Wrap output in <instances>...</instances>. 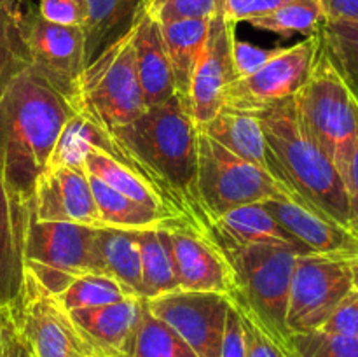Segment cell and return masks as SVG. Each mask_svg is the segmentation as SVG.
Here are the masks:
<instances>
[{"mask_svg": "<svg viewBox=\"0 0 358 357\" xmlns=\"http://www.w3.org/2000/svg\"><path fill=\"white\" fill-rule=\"evenodd\" d=\"M76 121L84 142L117 160L156 192L175 226L213 238V219L198 192L199 128L184 98L173 94L110 133L77 112Z\"/></svg>", "mask_w": 358, "mask_h": 357, "instance_id": "6da1fadb", "label": "cell"}, {"mask_svg": "<svg viewBox=\"0 0 358 357\" xmlns=\"http://www.w3.org/2000/svg\"><path fill=\"white\" fill-rule=\"evenodd\" d=\"M73 115L72 102L31 66L10 80L0 97V181L10 191L31 200Z\"/></svg>", "mask_w": 358, "mask_h": 357, "instance_id": "7a4b0ae2", "label": "cell"}, {"mask_svg": "<svg viewBox=\"0 0 358 357\" xmlns=\"http://www.w3.org/2000/svg\"><path fill=\"white\" fill-rule=\"evenodd\" d=\"M257 118L292 188L306 202L355 233L345 181L304 126L296 98L280 102Z\"/></svg>", "mask_w": 358, "mask_h": 357, "instance_id": "3957f363", "label": "cell"}, {"mask_svg": "<svg viewBox=\"0 0 358 357\" xmlns=\"http://www.w3.org/2000/svg\"><path fill=\"white\" fill-rule=\"evenodd\" d=\"M296 105L310 135L329 154L346 184L358 142V93L331 55L320 34V48Z\"/></svg>", "mask_w": 358, "mask_h": 357, "instance_id": "277c9868", "label": "cell"}, {"mask_svg": "<svg viewBox=\"0 0 358 357\" xmlns=\"http://www.w3.org/2000/svg\"><path fill=\"white\" fill-rule=\"evenodd\" d=\"M217 245L233 270L234 290L229 300L243 301L266 331L283 349L292 350V335L287 328L290 282L297 255L308 252L285 245Z\"/></svg>", "mask_w": 358, "mask_h": 357, "instance_id": "5b68a950", "label": "cell"}, {"mask_svg": "<svg viewBox=\"0 0 358 357\" xmlns=\"http://www.w3.org/2000/svg\"><path fill=\"white\" fill-rule=\"evenodd\" d=\"M72 104L77 114L107 133L129 125L147 111L131 30L84 66Z\"/></svg>", "mask_w": 358, "mask_h": 357, "instance_id": "8992f818", "label": "cell"}, {"mask_svg": "<svg viewBox=\"0 0 358 357\" xmlns=\"http://www.w3.org/2000/svg\"><path fill=\"white\" fill-rule=\"evenodd\" d=\"M198 192L213 220L227 210L266 200L306 202L299 192L280 186L271 175L238 158L201 130L198 133Z\"/></svg>", "mask_w": 358, "mask_h": 357, "instance_id": "52a82bcc", "label": "cell"}, {"mask_svg": "<svg viewBox=\"0 0 358 357\" xmlns=\"http://www.w3.org/2000/svg\"><path fill=\"white\" fill-rule=\"evenodd\" d=\"M24 268L52 296H58L83 273H101L96 227L45 223L30 214L24 238Z\"/></svg>", "mask_w": 358, "mask_h": 357, "instance_id": "ba28073f", "label": "cell"}, {"mask_svg": "<svg viewBox=\"0 0 358 357\" xmlns=\"http://www.w3.org/2000/svg\"><path fill=\"white\" fill-rule=\"evenodd\" d=\"M320 48V28L304 41L276 51L254 74L233 80L224 93L222 108L259 115L296 97L306 84Z\"/></svg>", "mask_w": 358, "mask_h": 357, "instance_id": "9c48e42d", "label": "cell"}, {"mask_svg": "<svg viewBox=\"0 0 358 357\" xmlns=\"http://www.w3.org/2000/svg\"><path fill=\"white\" fill-rule=\"evenodd\" d=\"M352 289L353 273L348 258L297 255L287 308L290 335L320 329Z\"/></svg>", "mask_w": 358, "mask_h": 357, "instance_id": "30bf717a", "label": "cell"}, {"mask_svg": "<svg viewBox=\"0 0 358 357\" xmlns=\"http://www.w3.org/2000/svg\"><path fill=\"white\" fill-rule=\"evenodd\" d=\"M9 314L14 329L34 357H87L93 354L69 312L28 273Z\"/></svg>", "mask_w": 358, "mask_h": 357, "instance_id": "8fae6325", "label": "cell"}, {"mask_svg": "<svg viewBox=\"0 0 358 357\" xmlns=\"http://www.w3.org/2000/svg\"><path fill=\"white\" fill-rule=\"evenodd\" d=\"M20 27L31 69L73 102L77 80L86 66L83 28L51 23L30 2L21 13Z\"/></svg>", "mask_w": 358, "mask_h": 357, "instance_id": "7c38bea8", "label": "cell"}, {"mask_svg": "<svg viewBox=\"0 0 358 357\" xmlns=\"http://www.w3.org/2000/svg\"><path fill=\"white\" fill-rule=\"evenodd\" d=\"M143 301L147 310L173 329L198 357H220L229 307L226 294L177 289Z\"/></svg>", "mask_w": 358, "mask_h": 357, "instance_id": "4fadbf2b", "label": "cell"}, {"mask_svg": "<svg viewBox=\"0 0 358 357\" xmlns=\"http://www.w3.org/2000/svg\"><path fill=\"white\" fill-rule=\"evenodd\" d=\"M30 203L37 220L101 227L84 164H49L37 178Z\"/></svg>", "mask_w": 358, "mask_h": 357, "instance_id": "5bb4252c", "label": "cell"}, {"mask_svg": "<svg viewBox=\"0 0 358 357\" xmlns=\"http://www.w3.org/2000/svg\"><path fill=\"white\" fill-rule=\"evenodd\" d=\"M234 37L236 23L226 18V14L212 18L208 38L192 74L189 90V107L198 128L206 125L222 108L227 86L238 79L233 63Z\"/></svg>", "mask_w": 358, "mask_h": 357, "instance_id": "9a60e30c", "label": "cell"}, {"mask_svg": "<svg viewBox=\"0 0 358 357\" xmlns=\"http://www.w3.org/2000/svg\"><path fill=\"white\" fill-rule=\"evenodd\" d=\"M168 227L178 289L220 293L229 298L234 290L233 270L217 241L189 226Z\"/></svg>", "mask_w": 358, "mask_h": 357, "instance_id": "2e32d148", "label": "cell"}, {"mask_svg": "<svg viewBox=\"0 0 358 357\" xmlns=\"http://www.w3.org/2000/svg\"><path fill=\"white\" fill-rule=\"evenodd\" d=\"M262 205L311 254L348 259L358 254L357 234L311 203L275 198Z\"/></svg>", "mask_w": 358, "mask_h": 357, "instance_id": "e0dca14e", "label": "cell"}, {"mask_svg": "<svg viewBox=\"0 0 358 357\" xmlns=\"http://www.w3.org/2000/svg\"><path fill=\"white\" fill-rule=\"evenodd\" d=\"M199 130L205 132L210 139L219 142L222 147H226L227 150L236 154L238 158L264 170L280 186H283L289 191L297 192L290 184L282 163L269 147L257 115L231 111V108H220Z\"/></svg>", "mask_w": 358, "mask_h": 357, "instance_id": "ac0fdd59", "label": "cell"}, {"mask_svg": "<svg viewBox=\"0 0 358 357\" xmlns=\"http://www.w3.org/2000/svg\"><path fill=\"white\" fill-rule=\"evenodd\" d=\"M31 203L0 181V310H9L23 289L24 238Z\"/></svg>", "mask_w": 358, "mask_h": 357, "instance_id": "d6986e66", "label": "cell"}, {"mask_svg": "<svg viewBox=\"0 0 358 357\" xmlns=\"http://www.w3.org/2000/svg\"><path fill=\"white\" fill-rule=\"evenodd\" d=\"M133 49H135L136 74L142 88L145 107H156L177 94L170 56L164 44L161 24L149 14L140 10L131 28Z\"/></svg>", "mask_w": 358, "mask_h": 357, "instance_id": "ffe728a7", "label": "cell"}, {"mask_svg": "<svg viewBox=\"0 0 358 357\" xmlns=\"http://www.w3.org/2000/svg\"><path fill=\"white\" fill-rule=\"evenodd\" d=\"M142 312V298H126L117 303L79 308L69 314L91 352L101 357H114L135 332Z\"/></svg>", "mask_w": 358, "mask_h": 357, "instance_id": "44dd1931", "label": "cell"}, {"mask_svg": "<svg viewBox=\"0 0 358 357\" xmlns=\"http://www.w3.org/2000/svg\"><path fill=\"white\" fill-rule=\"evenodd\" d=\"M213 238L215 241H226L234 245H285L308 252L261 203L238 206L227 210L213 220ZM311 254V252H308Z\"/></svg>", "mask_w": 358, "mask_h": 357, "instance_id": "7402d4cb", "label": "cell"}, {"mask_svg": "<svg viewBox=\"0 0 358 357\" xmlns=\"http://www.w3.org/2000/svg\"><path fill=\"white\" fill-rule=\"evenodd\" d=\"M84 7V59L86 66L108 46L124 37L147 0H80Z\"/></svg>", "mask_w": 358, "mask_h": 357, "instance_id": "603a6c76", "label": "cell"}, {"mask_svg": "<svg viewBox=\"0 0 358 357\" xmlns=\"http://www.w3.org/2000/svg\"><path fill=\"white\" fill-rule=\"evenodd\" d=\"M210 24H212V20H178L161 24L171 70H173L177 94L184 98L187 104L192 74L205 49Z\"/></svg>", "mask_w": 358, "mask_h": 357, "instance_id": "cb8c5ba5", "label": "cell"}, {"mask_svg": "<svg viewBox=\"0 0 358 357\" xmlns=\"http://www.w3.org/2000/svg\"><path fill=\"white\" fill-rule=\"evenodd\" d=\"M101 273L117 280L131 296L142 298V261L136 230L96 227Z\"/></svg>", "mask_w": 358, "mask_h": 357, "instance_id": "d4e9b609", "label": "cell"}, {"mask_svg": "<svg viewBox=\"0 0 358 357\" xmlns=\"http://www.w3.org/2000/svg\"><path fill=\"white\" fill-rule=\"evenodd\" d=\"M142 261V300H150L178 289L177 270L171 251L170 227L136 230Z\"/></svg>", "mask_w": 358, "mask_h": 357, "instance_id": "484cf974", "label": "cell"}, {"mask_svg": "<svg viewBox=\"0 0 358 357\" xmlns=\"http://www.w3.org/2000/svg\"><path fill=\"white\" fill-rule=\"evenodd\" d=\"M90 184L98 206V214H100L101 226L119 227V230L175 226L164 214L149 209L145 205H140L135 200L114 191L94 175H90Z\"/></svg>", "mask_w": 358, "mask_h": 357, "instance_id": "4316f807", "label": "cell"}, {"mask_svg": "<svg viewBox=\"0 0 358 357\" xmlns=\"http://www.w3.org/2000/svg\"><path fill=\"white\" fill-rule=\"evenodd\" d=\"M114 357H198V354L173 329L154 317L143 301L135 332Z\"/></svg>", "mask_w": 358, "mask_h": 357, "instance_id": "83f0119b", "label": "cell"}, {"mask_svg": "<svg viewBox=\"0 0 358 357\" xmlns=\"http://www.w3.org/2000/svg\"><path fill=\"white\" fill-rule=\"evenodd\" d=\"M325 14L320 0H290L275 10L248 21L254 28L262 31H271L283 38L296 34L311 35L324 23Z\"/></svg>", "mask_w": 358, "mask_h": 357, "instance_id": "f1b7e54d", "label": "cell"}, {"mask_svg": "<svg viewBox=\"0 0 358 357\" xmlns=\"http://www.w3.org/2000/svg\"><path fill=\"white\" fill-rule=\"evenodd\" d=\"M66 312L117 303L126 298H135L115 279L105 273L90 272L77 276L65 290L55 296Z\"/></svg>", "mask_w": 358, "mask_h": 357, "instance_id": "f546056e", "label": "cell"}, {"mask_svg": "<svg viewBox=\"0 0 358 357\" xmlns=\"http://www.w3.org/2000/svg\"><path fill=\"white\" fill-rule=\"evenodd\" d=\"M21 13L0 7V97L10 80L31 65L21 35Z\"/></svg>", "mask_w": 358, "mask_h": 357, "instance_id": "4dcf8cb0", "label": "cell"}, {"mask_svg": "<svg viewBox=\"0 0 358 357\" xmlns=\"http://www.w3.org/2000/svg\"><path fill=\"white\" fill-rule=\"evenodd\" d=\"M320 34L331 55L341 66L353 88H358V23L346 20H324Z\"/></svg>", "mask_w": 358, "mask_h": 357, "instance_id": "1f68e13d", "label": "cell"}, {"mask_svg": "<svg viewBox=\"0 0 358 357\" xmlns=\"http://www.w3.org/2000/svg\"><path fill=\"white\" fill-rule=\"evenodd\" d=\"M290 346L296 357H358V338L331 335L320 329L292 335Z\"/></svg>", "mask_w": 358, "mask_h": 357, "instance_id": "d6a6232c", "label": "cell"}, {"mask_svg": "<svg viewBox=\"0 0 358 357\" xmlns=\"http://www.w3.org/2000/svg\"><path fill=\"white\" fill-rule=\"evenodd\" d=\"M226 0H147L145 9L157 23L178 20H212L224 14Z\"/></svg>", "mask_w": 358, "mask_h": 357, "instance_id": "836d02e7", "label": "cell"}, {"mask_svg": "<svg viewBox=\"0 0 358 357\" xmlns=\"http://www.w3.org/2000/svg\"><path fill=\"white\" fill-rule=\"evenodd\" d=\"M240 314L241 329H243L245 357H292V350H287L269 335L264 326L248 310L247 304L240 300H229Z\"/></svg>", "mask_w": 358, "mask_h": 357, "instance_id": "e575fe53", "label": "cell"}, {"mask_svg": "<svg viewBox=\"0 0 358 357\" xmlns=\"http://www.w3.org/2000/svg\"><path fill=\"white\" fill-rule=\"evenodd\" d=\"M320 331L331 332V335L358 338V293L355 290V287L334 308V312L325 321Z\"/></svg>", "mask_w": 358, "mask_h": 357, "instance_id": "d590c367", "label": "cell"}, {"mask_svg": "<svg viewBox=\"0 0 358 357\" xmlns=\"http://www.w3.org/2000/svg\"><path fill=\"white\" fill-rule=\"evenodd\" d=\"M37 10L44 20L65 27H84V7L80 0H37Z\"/></svg>", "mask_w": 358, "mask_h": 357, "instance_id": "8d00e7d4", "label": "cell"}, {"mask_svg": "<svg viewBox=\"0 0 358 357\" xmlns=\"http://www.w3.org/2000/svg\"><path fill=\"white\" fill-rule=\"evenodd\" d=\"M278 49H268L261 48V46L250 44V42L240 41L234 37L233 41V63L234 70H236V77H247L254 74L255 70L261 69L266 62L276 55Z\"/></svg>", "mask_w": 358, "mask_h": 357, "instance_id": "74e56055", "label": "cell"}, {"mask_svg": "<svg viewBox=\"0 0 358 357\" xmlns=\"http://www.w3.org/2000/svg\"><path fill=\"white\" fill-rule=\"evenodd\" d=\"M287 2H290V0H226L224 14L233 23L238 24L240 21H250L254 18L262 16V14L271 13L276 7Z\"/></svg>", "mask_w": 358, "mask_h": 357, "instance_id": "f35d334b", "label": "cell"}, {"mask_svg": "<svg viewBox=\"0 0 358 357\" xmlns=\"http://www.w3.org/2000/svg\"><path fill=\"white\" fill-rule=\"evenodd\" d=\"M220 357H245L243 329H241L240 314L231 301L226 314V328H224Z\"/></svg>", "mask_w": 358, "mask_h": 357, "instance_id": "ab89813d", "label": "cell"}, {"mask_svg": "<svg viewBox=\"0 0 358 357\" xmlns=\"http://www.w3.org/2000/svg\"><path fill=\"white\" fill-rule=\"evenodd\" d=\"M325 20H346L358 23V0H320Z\"/></svg>", "mask_w": 358, "mask_h": 357, "instance_id": "60d3db41", "label": "cell"}, {"mask_svg": "<svg viewBox=\"0 0 358 357\" xmlns=\"http://www.w3.org/2000/svg\"><path fill=\"white\" fill-rule=\"evenodd\" d=\"M346 191H348L350 212H352L353 230L358 234V142L350 161L348 175H346Z\"/></svg>", "mask_w": 358, "mask_h": 357, "instance_id": "b9f144b4", "label": "cell"}, {"mask_svg": "<svg viewBox=\"0 0 358 357\" xmlns=\"http://www.w3.org/2000/svg\"><path fill=\"white\" fill-rule=\"evenodd\" d=\"M2 357H34L27 343L23 342V338H21V336L17 335L16 329H14L13 321H10L9 331H7L6 346H3Z\"/></svg>", "mask_w": 358, "mask_h": 357, "instance_id": "7bdbcfd3", "label": "cell"}, {"mask_svg": "<svg viewBox=\"0 0 358 357\" xmlns=\"http://www.w3.org/2000/svg\"><path fill=\"white\" fill-rule=\"evenodd\" d=\"M10 326V314L9 310H0V357L3 356V346H6L7 331Z\"/></svg>", "mask_w": 358, "mask_h": 357, "instance_id": "ee69618b", "label": "cell"}, {"mask_svg": "<svg viewBox=\"0 0 358 357\" xmlns=\"http://www.w3.org/2000/svg\"><path fill=\"white\" fill-rule=\"evenodd\" d=\"M28 2H30V0H0V7L14 10V13H21Z\"/></svg>", "mask_w": 358, "mask_h": 357, "instance_id": "f6af8a7d", "label": "cell"}, {"mask_svg": "<svg viewBox=\"0 0 358 357\" xmlns=\"http://www.w3.org/2000/svg\"><path fill=\"white\" fill-rule=\"evenodd\" d=\"M350 266H352V273H353V287L358 293V254L350 258Z\"/></svg>", "mask_w": 358, "mask_h": 357, "instance_id": "bcb514c9", "label": "cell"}, {"mask_svg": "<svg viewBox=\"0 0 358 357\" xmlns=\"http://www.w3.org/2000/svg\"><path fill=\"white\" fill-rule=\"evenodd\" d=\"M87 357H101V356H96V354H91V356H87Z\"/></svg>", "mask_w": 358, "mask_h": 357, "instance_id": "7dc6e473", "label": "cell"}, {"mask_svg": "<svg viewBox=\"0 0 358 357\" xmlns=\"http://www.w3.org/2000/svg\"><path fill=\"white\" fill-rule=\"evenodd\" d=\"M355 90H357V93H358V88H355Z\"/></svg>", "mask_w": 358, "mask_h": 357, "instance_id": "c3c4849f", "label": "cell"}, {"mask_svg": "<svg viewBox=\"0 0 358 357\" xmlns=\"http://www.w3.org/2000/svg\"><path fill=\"white\" fill-rule=\"evenodd\" d=\"M292 357H296V354H294V356H292Z\"/></svg>", "mask_w": 358, "mask_h": 357, "instance_id": "681fc988", "label": "cell"}]
</instances>
